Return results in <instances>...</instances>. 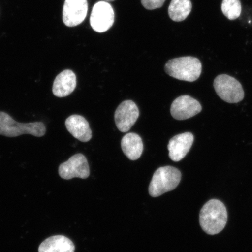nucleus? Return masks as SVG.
<instances>
[{"instance_id": "obj_8", "label": "nucleus", "mask_w": 252, "mask_h": 252, "mask_svg": "<svg viewBox=\"0 0 252 252\" xmlns=\"http://www.w3.org/2000/svg\"><path fill=\"white\" fill-rule=\"evenodd\" d=\"M139 115V110L132 100H125L120 104L115 113V124L118 130L122 133L130 130Z\"/></svg>"}, {"instance_id": "obj_10", "label": "nucleus", "mask_w": 252, "mask_h": 252, "mask_svg": "<svg viewBox=\"0 0 252 252\" xmlns=\"http://www.w3.org/2000/svg\"><path fill=\"white\" fill-rule=\"evenodd\" d=\"M202 107L199 102L189 95L179 96L173 102L171 113L178 121L188 119L199 113Z\"/></svg>"}, {"instance_id": "obj_13", "label": "nucleus", "mask_w": 252, "mask_h": 252, "mask_svg": "<svg viewBox=\"0 0 252 252\" xmlns=\"http://www.w3.org/2000/svg\"><path fill=\"white\" fill-rule=\"evenodd\" d=\"M77 85L76 75L70 70H65L57 76L53 83L52 91L57 97H64L73 92Z\"/></svg>"}, {"instance_id": "obj_19", "label": "nucleus", "mask_w": 252, "mask_h": 252, "mask_svg": "<svg viewBox=\"0 0 252 252\" xmlns=\"http://www.w3.org/2000/svg\"><path fill=\"white\" fill-rule=\"evenodd\" d=\"M103 1H106V2H112V1H114L115 0H103Z\"/></svg>"}, {"instance_id": "obj_5", "label": "nucleus", "mask_w": 252, "mask_h": 252, "mask_svg": "<svg viewBox=\"0 0 252 252\" xmlns=\"http://www.w3.org/2000/svg\"><path fill=\"white\" fill-rule=\"evenodd\" d=\"M214 87L220 98L226 102L238 103L244 99V91L241 84L228 75L217 76L214 81Z\"/></svg>"}, {"instance_id": "obj_1", "label": "nucleus", "mask_w": 252, "mask_h": 252, "mask_svg": "<svg viewBox=\"0 0 252 252\" xmlns=\"http://www.w3.org/2000/svg\"><path fill=\"white\" fill-rule=\"evenodd\" d=\"M228 213L221 201L210 200L205 204L200 213V224L209 235H216L221 232L227 222Z\"/></svg>"}, {"instance_id": "obj_6", "label": "nucleus", "mask_w": 252, "mask_h": 252, "mask_svg": "<svg viewBox=\"0 0 252 252\" xmlns=\"http://www.w3.org/2000/svg\"><path fill=\"white\" fill-rule=\"evenodd\" d=\"M114 21V11L108 2L99 1L94 4L90 17L91 26L94 31L105 32L113 26Z\"/></svg>"}, {"instance_id": "obj_7", "label": "nucleus", "mask_w": 252, "mask_h": 252, "mask_svg": "<svg viewBox=\"0 0 252 252\" xmlns=\"http://www.w3.org/2000/svg\"><path fill=\"white\" fill-rule=\"evenodd\" d=\"M59 173L65 180L74 178L87 179L90 176V168L86 157L81 154L72 156L60 165Z\"/></svg>"}, {"instance_id": "obj_2", "label": "nucleus", "mask_w": 252, "mask_h": 252, "mask_svg": "<svg viewBox=\"0 0 252 252\" xmlns=\"http://www.w3.org/2000/svg\"><path fill=\"white\" fill-rule=\"evenodd\" d=\"M201 68L199 60L191 56L170 60L165 65V70L169 76L188 82L196 81L200 76Z\"/></svg>"}, {"instance_id": "obj_16", "label": "nucleus", "mask_w": 252, "mask_h": 252, "mask_svg": "<svg viewBox=\"0 0 252 252\" xmlns=\"http://www.w3.org/2000/svg\"><path fill=\"white\" fill-rule=\"evenodd\" d=\"M191 9L190 0H172L168 8V14L173 21L181 22L187 18Z\"/></svg>"}, {"instance_id": "obj_11", "label": "nucleus", "mask_w": 252, "mask_h": 252, "mask_svg": "<svg viewBox=\"0 0 252 252\" xmlns=\"http://www.w3.org/2000/svg\"><path fill=\"white\" fill-rule=\"evenodd\" d=\"M193 141V135L189 132L176 135L172 138L168 145L170 158L174 162L184 159L190 151Z\"/></svg>"}, {"instance_id": "obj_4", "label": "nucleus", "mask_w": 252, "mask_h": 252, "mask_svg": "<svg viewBox=\"0 0 252 252\" xmlns=\"http://www.w3.org/2000/svg\"><path fill=\"white\" fill-rule=\"evenodd\" d=\"M181 172L174 167H160L154 173L149 186L151 196L157 197L170 191L174 190L180 183Z\"/></svg>"}, {"instance_id": "obj_18", "label": "nucleus", "mask_w": 252, "mask_h": 252, "mask_svg": "<svg viewBox=\"0 0 252 252\" xmlns=\"http://www.w3.org/2000/svg\"><path fill=\"white\" fill-rule=\"evenodd\" d=\"M143 7L149 10H153L162 7L165 0H141Z\"/></svg>"}, {"instance_id": "obj_17", "label": "nucleus", "mask_w": 252, "mask_h": 252, "mask_svg": "<svg viewBox=\"0 0 252 252\" xmlns=\"http://www.w3.org/2000/svg\"><path fill=\"white\" fill-rule=\"evenodd\" d=\"M221 10L229 20H235L240 17L241 3L239 0H223Z\"/></svg>"}, {"instance_id": "obj_9", "label": "nucleus", "mask_w": 252, "mask_h": 252, "mask_svg": "<svg viewBox=\"0 0 252 252\" xmlns=\"http://www.w3.org/2000/svg\"><path fill=\"white\" fill-rule=\"evenodd\" d=\"M87 0H65L63 10V23L68 27H76L86 19Z\"/></svg>"}, {"instance_id": "obj_14", "label": "nucleus", "mask_w": 252, "mask_h": 252, "mask_svg": "<svg viewBox=\"0 0 252 252\" xmlns=\"http://www.w3.org/2000/svg\"><path fill=\"white\" fill-rule=\"evenodd\" d=\"M75 246L70 239L63 235L47 238L40 244L39 252H74Z\"/></svg>"}, {"instance_id": "obj_12", "label": "nucleus", "mask_w": 252, "mask_h": 252, "mask_svg": "<svg viewBox=\"0 0 252 252\" xmlns=\"http://www.w3.org/2000/svg\"><path fill=\"white\" fill-rule=\"evenodd\" d=\"M65 125L69 133L80 141L88 142L92 138L89 124L83 116L77 115L69 116Z\"/></svg>"}, {"instance_id": "obj_15", "label": "nucleus", "mask_w": 252, "mask_h": 252, "mask_svg": "<svg viewBox=\"0 0 252 252\" xmlns=\"http://www.w3.org/2000/svg\"><path fill=\"white\" fill-rule=\"evenodd\" d=\"M123 152L129 159L137 160L143 153L144 146L141 138L137 134L130 133L126 134L121 141Z\"/></svg>"}, {"instance_id": "obj_3", "label": "nucleus", "mask_w": 252, "mask_h": 252, "mask_svg": "<svg viewBox=\"0 0 252 252\" xmlns=\"http://www.w3.org/2000/svg\"><path fill=\"white\" fill-rule=\"evenodd\" d=\"M46 131V126L43 122L21 124L14 121L8 113L0 112V135L7 137H16L27 134L41 137L45 135Z\"/></svg>"}]
</instances>
